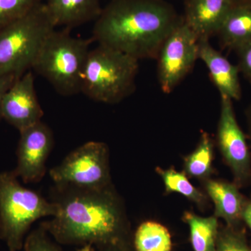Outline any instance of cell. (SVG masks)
Here are the masks:
<instances>
[{
	"mask_svg": "<svg viewBox=\"0 0 251 251\" xmlns=\"http://www.w3.org/2000/svg\"><path fill=\"white\" fill-rule=\"evenodd\" d=\"M55 214L41 226L61 244L126 246L128 221L113 184L100 189L54 186Z\"/></svg>",
	"mask_w": 251,
	"mask_h": 251,
	"instance_id": "cell-1",
	"label": "cell"
},
{
	"mask_svg": "<svg viewBox=\"0 0 251 251\" xmlns=\"http://www.w3.org/2000/svg\"><path fill=\"white\" fill-rule=\"evenodd\" d=\"M182 20L165 0H112L96 20L92 39L138 61L156 59Z\"/></svg>",
	"mask_w": 251,
	"mask_h": 251,
	"instance_id": "cell-2",
	"label": "cell"
},
{
	"mask_svg": "<svg viewBox=\"0 0 251 251\" xmlns=\"http://www.w3.org/2000/svg\"><path fill=\"white\" fill-rule=\"evenodd\" d=\"M138 63L129 55L99 44L89 52L80 93L99 103H120L135 90Z\"/></svg>",
	"mask_w": 251,
	"mask_h": 251,
	"instance_id": "cell-3",
	"label": "cell"
},
{
	"mask_svg": "<svg viewBox=\"0 0 251 251\" xmlns=\"http://www.w3.org/2000/svg\"><path fill=\"white\" fill-rule=\"evenodd\" d=\"M70 29L52 31L41 46L31 69L60 95L80 93L82 75L92 40L74 37Z\"/></svg>",
	"mask_w": 251,
	"mask_h": 251,
	"instance_id": "cell-4",
	"label": "cell"
},
{
	"mask_svg": "<svg viewBox=\"0 0 251 251\" xmlns=\"http://www.w3.org/2000/svg\"><path fill=\"white\" fill-rule=\"evenodd\" d=\"M56 29L44 2L0 27V75H22Z\"/></svg>",
	"mask_w": 251,
	"mask_h": 251,
	"instance_id": "cell-5",
	"label": "cell"
},
{
	"mask_svg": "<svg viewBox=\"0 0 251 251\" xmlns=\"http://www.w3.org/2000/svg\"><path fill=\"white\" fill-rule=\"evenodd\" d=\"M13 171L0 173V237L11 251H19L33 223L55 214L53 203L24 187Z\"/></svg>",
	"mask_w": 251,
	"mask_h": 251,
	"instance_id": "cell-6",
	"label": "cell"
},
{
	"mask_svg": "<svg viewBox=\"0 0 251 251\" xmlns=\"http://www.w3.org/2000/svg\"><path fill=\"white\" fill-rule=\"evenodd\" d=\"M55 186L100 189L112 184L110 151L102 142H87L50 171Z\"/></svg>",
	"mask_w": 251,
	"mask_h": 251,
	"instance_id": "cell-7",
	"label": "cell"
},
{
	"mask_svg": "<svg viewBox=\"0 0 251 251\" xmlns=\"http://www.w3.org/2000/svg\"><path fill=\"white\" fill-rule=\"evenodd\" d=\"M199 39L184 21L163 42L156 59L162 91L170 94L194 67L198 58Z\"/></svg>",
	"mask_w": 251,
	"mask_h": 251,
	"instance_id": "cell-8",
	"label": "cell"
},
{
	"mask_svg": "<svg viewBox=\"0 0 251 251\" xmlns=\"http://www.w3.org/2000/svg\"><path fill=\"white\" fill-rule=\"evenodd\" d=\"M221 96L216 143L224 162L228 166L234 184L239 188L251 184V157L247 138L238 124L232 100Z\"/></svg>",
	"mask_w": 251,
	"mask_h": 251,
	"instance_id": "cell-9",
	"label": "cell"
},
{
	"mask_svg": "<svg viewBox=\"0 0 251 251\" xmlns=\"http://www.w3.org/2000/svg\"><path fill=\"white\" fill-rule=\"evenodd\" d=\"M17 166L13 173L25 184L39 182L45 176L46 162L53 148L52 130L42 121L20 131Z\"/></svg>",
	"mask_w": 251,
	"mask_h": 251,
	"instance_id": "cell-10",
	"label": "cell"
},
{
	"mask_svg": "<svg viewBox=\"0 0 251 251\" xmlns=\"http://www.w3.org/2000/svg\"><path fill=\"white\" fill-rule=\"evenodd\" d=\"M44 110L39 103L30 71L18 77L3 98L1 119L20 131L41 121Z\"/></svg>",
	"mask_w": 251,
	"mask_h": 251,
	"instance_id": "cell-11",
	"label": "cell"
},
{
	"mask_svg": "<svg viewBox=\"0 0 251 251\" xmlns=\"http://www.w3.org/2000/svg\"><path fill=\"white\" fill-rule=\"evenodd\" d=\"M232 0H186L183 21L199 40L217 34L233 7Z\"/></svg>",
	"mask_w": 251,
	"mask_h": 251,
	"instance_id": "cell-12",
	"label": "cell"
},
{
	"mask_svg": "<svg viewBox=\"0 0 251 251\" xmlns=\"http://www.w3.org/2000/svg\"><path fill=\"white\" fill-rule=\"evenodd\" d=\"M198 58L205 64L220 95L226 96L232 100H239L241 99L242 88L239 81V67L232 64L214 49L209 39L199 40Z\"/></svg>",
	"mask_w": 251,
	"mask_h": 251,
	"instance_id": "cell-13",
	"label": "cell"
},
{
	"mask_svg": "<svg viewBox=\"0 0 251 251\" xmlns=\"http://www.w3.org/2000/svg\"><path fill=\"white\" fill-rule=\"evenodd\" d=\"M207 195L214 202L216 218L224 219L226 226H242V212L245 196L233 182L209 178L201 181Z\"/></svg>",
	"mask_w": 251,
	"mask_h": 251,
	"instance_id": "cell-14",
	"label": "cell"
},
{
	"mask_svg": "<svg viewBox=\"0 0 251 251\" xmlns=\"http://www.w3.org/2000/svg\"><path fill=\"white\" fill-rule=\"evenodd\" d=\"M56 27L71 28L96 21L103 8L100 0H43Z\"/></svg>",
	"mask_w": 251,
	"mask_h": 251,
	"instance_id": "cell-15",
	"label": "cell"
},
{
	"mask_svg": "<svg viewBox=\"0 0 251 251\" xmlns=\"http://www.w3.org/2000/svg\"><path fill=\"white\" fill-rule=\"evenodd\" d=\"M221 44L235 50L251 41V6H234L218 32Z\"/></svg>",
	"mask_w": 251,
	"mask_h": 251,
	"instance_id": "cell-16",
	"label": "cell"
},
{
	"mask_svg": "<svg viewBox=\"0 0 251 251\" xmlns=\"http://www.w3.org/2000/svg\"><path fill=\"white\" fill-rule=\"evenodd\" d=\"M183 221L189 227L190 239L194 251H214L219 227L215 216L202 217L192 211H184Z\"/></svg>",
	"mask_w": 251,
	"mask_h": 251,
	"instance_id": "cell-17",
	"label": "cell"
},
{
	"mask_svg": "<svg viewBox=\"0 0 251 251\" xmlns=\"http://www.w3.org/2000/svg\"><path fill=\"white\" fill-rule=\"evenodd\" d=\"M214 140L206 132H202L194 151L184 157V173L200 181L211 178L213 174Z\"/></svg>",
	"mask_w": 251,
	"mask_h": 251,
	"instance_id": "cell-18",
	"label": "cell"
},
{
	"mask_svg": "<svg viewBox=\"0 0 251 251\" xmlns=\"http://www.w3.org/2000/svg\"><path fill=\"white\" fill-rule=\"evenodd\" d=\"M156 171L163 180L167 194L179 193L196 204L202 210L209 206V200L207 195L195 187L184 172L176 171L173 168L164 170L158 167L156 168Z\"/></svg>",
	"mask_w": 251,
	"mask_h": 251,
	"instance_id": "cell-19",
	"label": "cell"
},
{
	"mask_svg": "<svg viewBox=\"0 0 251 251\" xmlns=\"http://www.w3.org/2000/svg\"><path fill=\"white\" fill-rule=\"evenodd\" d=\"M134 244L137 251H172L173 248L169 230L152 221L140 225L135 232Z\"/></svg>",
	"mask_w": 251,
	"mask_h": 251,
	"instance_id": "cell-20",
	"label": "cell"
},
{
	"mask_svg": "<svg viewBox=\"0 0 251 251\" xmlns=\"http://www.w3.org/2000/svg\"><path fill=\"white\" fill-rule=\"evenodd\" d=\"M214 251H251L245 231L239 227L224 226L219 229Z\"/></svg>",
	"mask_w": 251,
	"mask_h": 251,
	"instance_id": "cell-21",
	"label": "cell"
},
{
	"mask_svg": "<svg viewBox=\"0 0 251 251\" xmlns=\"http://www.w3.org/2000/svg\"><path fill=\"white\" fill-rule=\"evenodd\" d=\"M43 0H0V27L27 14Z\"/></svg>",
	"mask_w": 251,
	"mask_h": 251,
	"instance_id": "cell-22",
	"label": "cell"
},
{
	"mask_svg": "<svg viewBox=\"0 0 251 251\" xmlns=\"http://www.w3.org/2000/svg\"><path fill=\"white\" fill-rule=\"evenodd\" d=\"M44 227L29 234L25 242V251H59L58 247L50 240Z\"/></svg>",
	"mask_w": 251,
	"mask_h": 251,
	"instance_id": "cell-23",
	"label": "cell"
},
{
	"mask_svg": "<svg viewBox=\"0 0 251 251\" xmlns=\"http://www.w3.org/2000/svg\"><path fill=\"white\" fill-rule=\"evenodd\" d=\"M239 72L251 81V41L237 50Z\"/></svg>",
	"mask_w": 251,
	"mask_h": 251,
	"instance_id": "cell-24",
	"label": "cell"
},
{
	"mask_svg": "<svg viewBox=\"0 0 251 251\" xmlns=\"http://www.w3.org/2000/svg\"><path fill=\"white\" fill-rule=\"evenodd\" d=\"M20 76L21 75H14V74L0 75V120L1 119V106L3 98H4V95L7 92V91L9 90L10 87L16 80V79Z\"/></svg>",
	"mask_w": 251,
	"mask_h": 251,
	"instance_id": "cell-25",
	"label": "cell"
},
{
	"mask_svg": "<svg viewBox=\"0 0 251 251\" xmlns=\"http://www.w3.org/2000/svg\"><path fill=\"white\" fill-rule=\"evenodd\" d=\"M242 222L245 223L251 232V197L246 198L242 212Z\"/></svg>",
	"mask_w": 251,
	"mask_h": 251,
	"instance_id": "cell-26",
	"label": "cell"
},
{
	"mask_svg": "<svg viewBox=\"0 0 251 251\" xmlns=\"http://www.w3.org/2000/svg\"><path fill=\"white\" fill-rule=\"evenodd\" d=\"M245 115L248 128V137H249V142H250L249 149H250L251 157V105L248 107L247 110H246Z\"/></svg>",
	"mask_w": 251,
	"mask_h": 251,
	"instance_id": "cell-27",
	"label": "cell"
},
{
	"mask_svg": "<svg viewBox=\"0 0 251 251\" xmlns=\"http://www.w3.org/2000/svg\"><path fill=\"white\" fill-rule=\"evenodd\" d=\"M100 251H127L125 245H108L101 247Z\"/></svg>",
	"mask_w": 251,
	"mask_h": 251,
	"instance_id": "cell-28",
	"label": "cell"
},
{
	"mask_svg": "<svg viewBox=\"0 0 251 251\" xmlns=\"http://www.w3.org/2000/svg\"><path fill=\"white\" fill-rule=\"evenodd\" d=\"M234 6H251V0H232Z\"/></svg>",
	"mask_w": 251,
	"mask_h": 251,
	"instance_id": "cell-29",
	"label": "cell"
},
{
	"mask_svg": "<svg viewBox=\"0 0 251 251\" xmlns=\"http://www.w3.org/2000/svg\"><path fill=\"white\" fill-rule=\"evenodd\" d=\"M77 251H93V249H92V245L88 244V245L83 246V247Z\"/></svg>",
	"mask_w": 251,
	"mask_h": 251,
	"instance_id": "cell-30",
	"label": "cell"
}]
</instances>
